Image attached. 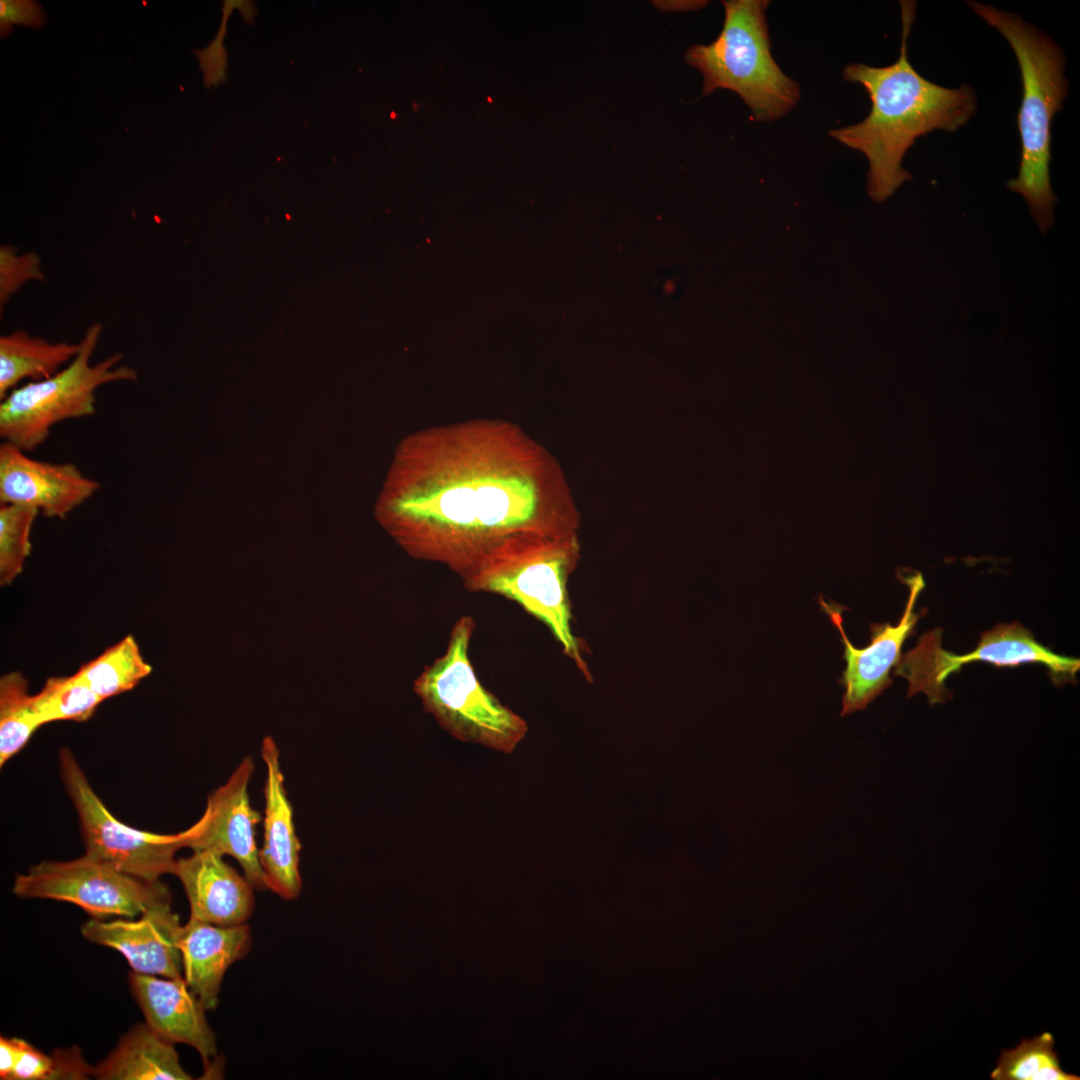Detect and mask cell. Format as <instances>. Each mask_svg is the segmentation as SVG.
<instances>
[{"label": "cell", "mask_w": 1080, "mask_h": 1080, "mask_svg": "<svg viewBox=\"0 0 1080 1080\" xmlns=\"http://www.w3.org/2000/svg\"><path fill=\"white\" fill-rule=\"evenodd\" d=\"M375 516L408 555L459 576L510 535L563 536L580 527L556 458L513 422L487 418L404 438Z\"/></svg>", "instance_id": "6da1fadb"}, {"label": "cell", "mask_w": 1080, "mask_h": 1080, "mask_svg": "<svg viewBox=\"0 0 1080 1080\" xmlns=\"http://www.w3.org/2000/svg\"><path fill=\"white\" fill-rule=\"evenodd\" d=\"M902 39L899 58L884 67L852 63L843 77L861 84L872 106L867 117L853 125L837 128L830 136L858 150L869 162L867 191L874 201L892 196L911 174L902 160L915 140L933 130L954 132L976 111V94L971 86L947 88L920 75L908 58V38L915 19L914 1H900Z\"/></svg>", "instance_id": "7a4b0ae2"}, {"label": "cell", "mask_w": 1080, "mask_h": 1080, "mask_svg": "<svg viewBox=\"0 0 1080 1080\" xmlns=\"http://www.w3.org/2000/svg\"><path fill=\"white\" fill-rule=\"evenodd\" d=\"M969 6L1008 41L1017 58L1023 94L1018 112L1021 160L1018 176L1007 187L1021 194L1045 234L1053 225L1057 197L1050 184L1051 129L1068 93L1065 56L1047 34L1019 15L969 1Z\"/></svg>", "instance_id": "3957f363"}, {"label": "cell", "mask_w": 1080, "mask_h": 1080, "mask_svg": "<svg viewBox=\"0 0 1080 1080\" xmlns=\"http://www.w3.org/2000/svg\"><path fill=\"white\" fill-rule=\"evenodd\" d=\"M580 556L578 533L522 532L494 545L460 577L467 590L503 596L545 624L564 655L591 681L582 641L573 631L568 592Z\"/></svg>", "instance_id": "277c9868"}, {"label": "cell", "mask_w": 1080, "mask_h": 1080, "mask_svg": "<svg viewBox=\"0 0 1080 1080\" xmlns=\"http://www.w3.org/2000/svg\"><path fill=\"white\" fill-rule=\"evenodd\" d=\"M722 3L725 19L721 33L710 44L691 46L685 56L703 75V95L720 88L731 90L760 122L786 115L799 101L800 88L772 56L765 15L770 1Z\"/></svg>", "instance_id": "5b68a950"}, {"label": "cell", "mask_w": 1080, "mask_h": 1080, "mask_svg": "<svg viewBox=\"0 0 1080 1080\" xmlns=\"http://www.w3.org/2000/svg\"><path fill=\"white\" fill-rule=\"evenodd\" d=\"M471 616L453 625L445 652L414 680L424 710L453 737L510 754L528 731L526 721L488 691L469 658Z\"/></svg>", "instance_id": "8992f818"}, {"label": "cell", "mask_w": 1080, "mask_h": 1080, "mask_svg": "<svg viewBox=\"0 0 1080 1080\" xmlns=\"http://www.w3.org/2000/svg\"><path fill=\"white\" fill-rule=\"evenodd\" d=\"M101 324L85 332L76 357L53 376L31 381L13 389L0 404V436L24 452L33 451L59 422L94 415L96 390L112 382H134L138 372L119 365L122 353L90 363L100 335Z\"/></svg>", "instance_id": "52a82bcc"}, {"label": "cell", "mask_w": 1080, "mask_h": 1080, "mask_svg": "<svg viewBox=\"0 0 1080 1080\" xmlns=\"http://www.w3.org/2000/svg\"><path fill=\"white\" fill-rule=\"evenodd\" d=\"M942 629L936 628L921 635L914 648L901 656L893 671L908 681V697L924 693L931 704L950 699L945 681L961 670L966 663L987 662L998 667L1023 664L1044 665L1056 686L1075 683L1080 669L1078 658L1059 655L1036 641L1021 623H1001L984 631L975 649L958 655L945 650L941 644Z\"/></svg>", "instance_id": "ba28073f"}, {"label": "cell", "mask_w": 1080, "mask_h": 1080, "mask_svg": "<svg viewBox=\"0 0 1080 1080\" xmlns=\"http://www.w3.org/2000/svg\"><path fill=\"white\" fill-rule=\"evenodd\" d=\"M59 765L62 783L79 818L86 856L150 882L171 874L177 851L186 847L185 830L158 834L120 822L94 792L69 749H61Z\"/></svg>", "instance_id": "9c48e42d"}, {"label": "cell", "mask_w": 1080, "mask_h": 1080, "mask_svg": "<svg viewBox=\"0 0 1080 1080\" xmlns=\"http://www.w3.org/2000/svg\"><path fill=\"white\" fill-rule=\"evenodd\" d=\"M12 891L22 898L69 902L100 920L133 919L171 902L169 889L160 881L134 877L85 854L69 861H42L18 875Z\"/></svg>", "instance_id": "30bf717a"}, {"label": "cell", "mask_w": 1080, "mask_h": 1080, "mask_svg": "<svg viewBox=\"0 0 1080 1080\" xmlns=\"http://www.w3.org/2000/svg\"><path fill=\"white\" fill-rule=\"evenodd\" d=\"M897 573L899 580L909 589V597L903 615L897 625L890 623L871 624L870 644L856 648L849 641L844 628L842 612L845 609L833 602H826L819 596L821 609L837 627L844 644L846 668L840 683L845 691L842 699L841 715L863 710L867 705L892 685L890 673L901 659L902 646L913 634L920 614L914 611L916 601L925 587L923 576L918 571Z\"/></svg>", "instance_id": "8fae6325"}, {"label": "cell", "mask_w": 1080, "mask_h": 1080, "mask_svg": "<svg viewBox=\"0 0 1080 1080\" xmlns=\"http://www.w3.org/2000/svg\"><path fill=\"white\" fill-rule=\"evenodd\" d=\"M253 772L252 759L244 757L228 780L208 796L200 819L185 830L186 847L233 857L253 888L265 890L256 841L261 816L252 807L248 793Z\"/></svg>", "instance_id": "7c38bea8"}, {"label": "cell", "mask_w": 1080, "mask_h": 1080, "mask_svg": "<svg viewBox=\"0 0 1080 1080\" xmlns=\"http://www.w3.org/2000/svg\"><path fill=\"white\" fill-rule=\"evenodd\" d=\"M99 488L72 463L39 461L9 442L0 445V504L33 506L64 519Z\"/></svg>", "instance_id": "4fadbf2b"}, {"label": "cell", "mask_w": 1080, "mask_h": 1080, "mask_svg": "<svg viewBox=\"0 0 1080 1080\" xmlns=\"http://www.w3.org/2000/svg\"><path fill=\"white\" fill-rule=\"evenodd\" d=\"M171 902L157 904L135 920L111 921L91 918L81 928L90 942L120 952L133 972L181 978L183 973L179 937L182 926Z\"/></svg>", "instance_id": "5bb4252c"}, {"label": "cell", "mask_w": 1080, "mask_h": 1080, "mask_svg": "<svg viewBox=\"0 0 1080 1080\" xmlns=\"http://www.w3.org/2000/svg\"><path fill=\"white\" fill-rule=\"evenodd\" d=\"M266 767L264 784L263 845L259 860L267 889L285 900L296 899L302 889L299 871L302 845L294 824V811L285 789L279 748L271 736L261 744Z\"/></svg>", "instance_id": "9a60e30c"}, {"label": "cell", "mask_w": 1080, "mask_h": 1080, "mask_svg": "<svg viewBox=\"0 0 1080 1080\" xmlns=\"http://www.w3.org/2000/svg\"><path fill=\"white\" fill-rule=\"evenodd\" d=\"M171 874L186 893L190 918L218 925L244 924L254 910L253 886L227 864L223 856L210 850H193L176 859Z\"/></svg>", "instance_id": "2e32d148"}, {"label": "cell", "mask_w": 1080, "mask_h": 1080, "mask_svg": "<svg viewBox=\"0 0 1080 1080\" xmlns=\"http://www.w3.org/2000/svg\"><path fill=\"white\" fill-rule=\"evenodd\" d=\"M132 993L146 1024L173 1043L192 1046L206 1066L216 1057L215 1035L205 1007L188 987L184 977L165 978L132 972Z\"/></svg>", "instance_id": "e0dca14e"}, {"label": "cell", "mask_w": 1080, "mask_h": 1080, "mask_svg": "<svg viewBox=\"0 0 1080 1080\" xmlns=\"http://www.w3.org/2000/svg\"><path fill=\"white\" fill-rule=\"evenodd\" d=\"M250 944L245 923L218 926L189 919L182 926L179 948L184 979L206 1010L216 1008L226 970L246 955Z\"/></svg>", "instance_id": "ac0fdd59"}, {"label": "cell", "mask_w": 1080, "mask_h": 1080, "mask_svg": "<svg viewBox=\"0 0 1080 1080\" xmlns=\"http://www.w3.org/2000/svg\"><path fill=\"white\" fill-rule=\"evenodd\" d=\"M92 1076L101 1080H188L174 1043L147 1024L132 1027L115 1049L96 1066Z\"/></svg>", "instance_id": "d6986e66"}, {"label": "cell", "mask_w": 1080, "mask_h": 1080, "mask_svg": "<svg viewBox=\"0 0 1080 1080\" xmlns=\"http://www.w3.org/2000/svg\"><path fill=\"white\" fill-rule=\"evenodd\" d=\"M81 342H49L16 330L0 337V399L24 379H47L67 366L79 353Z\"/></svg>", "instance_id": "ffe728a7"}, {"label": "cell", "mask_w": 1080, "mask_h": 1080, "mask_svg": "<svg viewBox=\"0 0 1080 1080\" xmlns=\"http://www.w3.org/2000/svg\"><path fill=\"white\" fill-rule=\"evenodd\" d=\"M151 672L134 636L127 635L75 673L104 701L133 689Z\"/></svg>", "instance_id": "44dd1931"}, {"label": "cell", "mask_w": 1080, "mask_h": 1080, "mask_svg": "<svg viewBox=\"0 0 1080 1080\" xmlns=\"http://www.w3.org/2000/svg\"><path fill=\"white\" fill-rule=\"evenodd\" d=\"M41 726L28 680L21 672L4 674L0 678V765L21 751Z\"/></svg>", "instance_id": "7402d4cb"}, {"label": "cell", "mask_w": 1080, "mask_h": 1080, "mask_svg": "<svg viewBox=\"0 0 1080 1080\" xmlns=\"http://www.w3.org/2000/svg\"><path fill=\"white\" fill-rule=\"evenodd\" d=\"M1055 1040L1051 1033L1043 1032L1031 1039L1023 1038L1014 1049L1002 1050L993 1080H1079L1075 1074L1065 1072L1054 1050Z\"/></svg>", "instance_id": "603a6c76"}, {"label": "cell", "mask_w": 1080, "mask_h": 1080, "mask_svg": "<svg viewBox=\"0 0 1080 1080\" xmlns=\"http://www.w3.org/2000/svg\"><path fill=\"white\" fill-rule=\"evenodd\" d=\"M33 700L42 725L86 721L103 702L76 673L48 678Z\"/></svg>", "instance_id": "cb8c5ba5"}, {"label": "cell", "mask_w": 1080, "mask_h": 1080, "mask_svg": "<svg viewBox=\"0 0 1080 1080\" xmlns=\"http://www.w3.org/2000/svg\"><path fill=\"white\" fill-rule=\"evenodd\" d=\"M0 505V584L7 586L22 573L30 555L31 530L40 511L22 504Z\"/></svg>", "instance_id": "d4e9b609"}, {"label": "cell", "mask_w": 1080, "mask_h": 1080, "mask_svg": "<svg viewBox=\"0 0 1080 1080\" xmlns=\"http://www.w3.org/2000/svg\"><path fill=\"white\" fill-rule=\"evenodd\" d=\"M92 1076V1066L77 1046L45 1054L19 1038L18 1058L11 1080H79Z\"/></svg>", "instance_id": "484cf974"}, {"label": "cell", "mask_w": 1080, "mask_h": 1080, "mask_svg": "<svg viewBox=\"0 0 1080 1080\" xmlns=\"http://www.w3.org/2000/svg\"><path fill=\"white\" fill-rule=\"evenodd\" d=\"M44 279L41 260L37 253L18 254L17 249L8 244L0 247L1 306L5 305L26 282Z\"/></svg>", "instance_id": "4316f807"}, {"label": "cell", "mask_w": 1080, "mask_h": 1080, "mask_svg": "<svg viewBox=\"0 0 1080 1080\" xmlns=\"http://www.w3.org/2000/svg\"><path fill=\"white\" fill-rule=\"evenodd\" d=\"M234 7L235 1L224 2L222 26L216 38L207 48L195 51V54L200 59V67L204 72V82L207 87L216 86L226 79L225 67L227 56L222 45V40L226 31V19Z\"/></svg>", "instance_id": "83f0119b"}, {"label": "cell", "mask_w": 1080, "mask_h": 1080, "mask_svg": "<svg viewBox=\"0 0 1080 1080\" xmlns=\"http://www.w3.org/2000/svg\"><path fill=\"white\" fill-rule=\"evenodd\" d=\"M46 21V14L39 2L32 0L0 1V35L6 38L13 25L41 28Z\"/></svg>", "instance_id": "f1b7e54d"}, {"label": "cell", "mask_w": 1080, "mask_h": 1080, "mask_svg": "<svg viewBox=\"0 0 1080 1080\" xmlns=\"http://www.w3.org/2000/svg\"><path fill=\"white\" fill-rule=\"evenodd\" d=\"M19 1051V1038L0 1037V1078L11 1080Z\"/></svg>", "instance_id": "f546056e"}]
</instances>
